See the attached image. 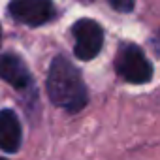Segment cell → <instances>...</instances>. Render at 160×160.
<instances>
[{"label": "cell", "instance_id": "1", "mask_svg": "<svg viewBox=\"0 0 160 160\" xmlns=\"http://www.w3.org/2000/svg\"><path fill=\"white\" fill-rule=\"evenodd\" d=\"M45 89L49 100L68 113L81 111L89 102V92L81 72L66 57H55L51 60Z\"/></svg>", "mask_w": 160, "mask_h": 160}, {"label": "cell", "instance_id": "2", "mask_svg": "<svg viewBox=\"0 0 160 160\" xmlns=\"http://www.w3.org/2000/svg\"><path fill=\"white\" fill-rule=\"evenodd\" d=\"M115 72L124 81L143 85L152 79V64L136 43H122L115 57Z\"/></svg>", "mask_w": 160, "mask_h": 160}, {"label": "cell", "instance_id": "3", "mask_svg": "<svg viewBox=\"0 0 160 160\" xmlns=\"http://www.w3.org/2000/svg\"><path fill=\"white\" fill-rule=\"evenodd\" d=\"M73 55L79 60H92L104 45V28L94 19H79L72 27Z\"/></svg>", "mask_w": 160, "mask_h": 160}, {"label": "cell", "instance_id": "4", "mask_svg": "<svg viewBox=\"0 0 160 160\" xmlns=\"http://www.w3.org/2000/svg\"><path fill=\"white\" fill-rule=\"evenodd\" d=\"M8 13L27 27H42L57 15V10L53 0H12Z\"/></svg>", "mask_w": 160, "mask_h": 160}, {"label": "cell", "instance_id": "5", "mask_svg": "<svg viewBox=\"0 0 160 160\" xmlns=\"http://www.w3.org/2000/svg\"><path fill=\"white\" fill-rule=\"evenodd\" d=\"M0 79H4L17 91L28 89L32 85V77L27 64L13 53L0 55Z\"/></svg>", "mask_w": 160, "mask_h": 160}, {"label": "cell", "instance_id": "6", "mask_svg": "<svg viewBox=\"0 0 160 160\" xmlns=\"http://www.w3.org/2000/svg\"><path fill=\"white\" fill-rule=\"evenodd\" d=\"M23 141L21 122L12 109L0 111V149L6 152H17Z\"/></svg>", "mask_w": 160, "mask_h": 160}, {"label": "cell", "instance_id": "7", "mask_svg": "<svg viewBox=\"0 0 160 160\" xmlns=\"http://www.w3.org/2000/svg\"><path fill=\"white\" fill-rule=\"evenodd\" d=\"M109 6L117 12H122V13H128L134 10V4H136V0H108Z\"/></svg>", "mask_w": 160, "mask_h": 160}, {"label": "cell", "instance_id": "8", "mask_svg": "<svg viewBox=\"0 0 160 160\" xmlns=\"http://www.w3.org/2000/svg\"><path fill=\"white\" fill-rule=\"evenodd\" d=\"M151 47H152V51L160 57V30H158V32L151 38Z\"/></svg>", "mask_w": 160, "mask_h": 160}, {"label": "cell", "instance_id": "9", "mask_svg": "<svg viewBox=\"0 0 160 160\" xmlns=\"http://www.w3.org/2000/svg\"><path fill=\"white\" fill-rule=\"evenodd\" d=\"M0 40H2V28H0Z\"/></svg>", "mask_w": 160, "mask_h": 160}, {"label": "cell", "instance_id": "10", "mask_svg": "<svg viewBox=\"0 0 160 160\" xmlns=\"http://www.w3.org/2000/svg\"><path fill=\"white\" fill-rule=\"evenodd\" d=\"M0 160H8V158H0Z\"/></svg>", "mask_w": 160, "mask_h": 160}]
</instances>
